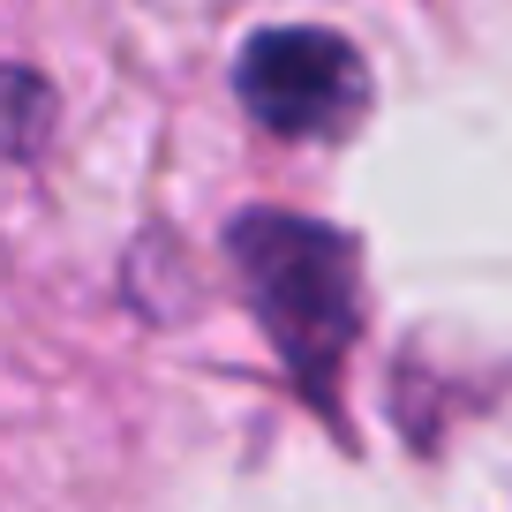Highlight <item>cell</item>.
Returning <instances> with one entry per match:
<instances>
[{
    "label": "cell",
    "instance_id": "cell-1",
    "mask_svg": "<svg viewBox=\"0 0 512 512\" xmlns=\"http://www.w3.org/2000/svg\"><path fill=\"white\" fill-rule=\"evenodd\" d=\"M226 264L241 272V302L256 309L272 354L302 384V400L332 415L339 369L362 332V249L354 234L279 204H249L226 219Z\"/></svg>",
    "mask_w": 512,
    "mask_h": 512
},
{
    "label": "cell",
    "instance_id": "cell-2",
    "mask_svg": "<svg viewBox=\"0 0 512 512\" xmlns=\"http://www.w3.org/2000/svg\"><path fill=\"white\" fill-rule=\"evenodd\" d=\"M234 91L256 128H272L287 144H332L369 113V61L354 38L324 23H272L241 46Z\"/></svg>",
    "mask_w": 512,
    "mask_h": 512
},
{
    "label": "cell",
    "instance_id": "cell-3",
    "mask_svg": "<svg viewBox=\"0 0 512 512\" xmlns=\"http://www.w3.org/2000/svg\"><path fill=\"white\" fill-rule=\"evenodd\" d=\"M46 136H53V83L38 68L0 61V151L8 159H38Z\"/></svg>",
    "mask_w": 512,
    "mask_h": 512
}]
</instances>
